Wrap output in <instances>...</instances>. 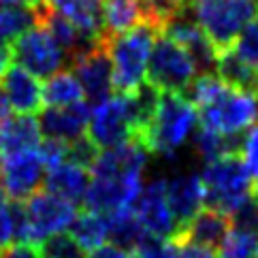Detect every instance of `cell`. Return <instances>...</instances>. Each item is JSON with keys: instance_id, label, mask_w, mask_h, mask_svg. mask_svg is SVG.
Segmentation results:
<instances>
[{"instance_id": "1", "label": "cell", "mask_w": 258, "mask_h": 258, "mask_svg": "<svg viewBox=\"0 0 258 258\" xmlns=\"http://www.w3.org/2000/svg\"><path fill=\"white\" fill-rule=\"evenodd\" d=\"M199 122L197 107L181 92H160L156 113L145 131L137 137L150 154L173 156L190 139Z\"/></svg>"}, {"instance_id": "2", "label": "cell", "mask_w": 258, "mask_h": 258, "mask_svg": "<svg viewBox=\"0 0 258 258\" xmlns=\"http://www.w3.org/2000/svg\"><path fill=\"white\" fill-rule=\"evenodd\" d=\"M77 216L75 203L41 188L26 203H13V222L17 243H43L45 239L71 228Z\"/></svg>"}, {"instance_id": "3", "label": "cell", "mask_w": 258, "mask_h": 258, "mask_svg": "<svg viewBox=\"0 0 258 258\" xmlns=\"http://www.w3.org/2000/svg\"><path fill=\"white\" fill-rule=\"evenodd\" d=\"M158 30L152 26L139 24L124 34L105 39L113 67V90L115 94H133L147 77V64L158 39Z\"/></svg>"}, {"instance_id": "4", "label": "cell", "mask_w": 258, "mask_h": 258, "mask_svg": "<svg viewBox=\"0 0 258 258\" xmlns=\"http://www.w3.org/2000/svg\"><path fill=\"white\" fill-rule=\"evenodd\" d=\"M199 177L205 190V207L226 216L237 211L254 195V177L245 167L241 152L205 162Z\"/></svg>"}, {"instance_id": "5", "label": "cell", "mask_w": 258, "mask_h": 258, "mask_svg": "<svg viewBox=\"0 0 258 258\" xmlns=\"http://www.w3.org/2000/svg\"><path fill=\"white\" fill-rule=\"evenodd\" d=\"M192 11L220 56L233 49L239 34L258 20V0H197Z\"/></svg>"}, {"instance_id": "6", "label": "cell", "mask_w": 258, "mask_h": 258, "mask_svg": "<svg viewBox=\"0 0 258 258\" xmlns=\"http://www.w3.org/2000/svg\"><path fill=\"white\" fill-rule=\"evenodd\" d=\"M199 77V69L190 51L167 34H158L154 43L150 64H147V84L160 92H181L186 94L190 84Z\"/></svg>"}, {"instance_id": "7", "label": "cell", "mask_w": 258, "mask_h": 258, "mask_svg": "<svg viewBox=\"0 0 258 258\" xmlns=\"http://www.w3.org/2000/svg\"><path fill=\"white\" fill-rule=\"evenodd\" d=\"M201 128L226 137H239L258 124V96L226 86L209 105L197 109Z\"/></svg>"}, {"instance_id": "8", "label": "cell", "mask_w": 258, "mask_h": 258, "mask_svg": "<svg viewBox=\"0 0 258 258\" xmlns=\"http://www.w3.org/2000/svg\"><path fill=\"white\" fill-rule=\"evenodd\" d=\"M9 49L20 67L30 71L39 79H47L64 71L62 67L69 62V56L41 24H34L30 30H26Z\"/></svg>"}, {"instance_id": "9", "label": "cell", "mask_w": 258, "mask_h": 258, "mask_svg": "<svg viewBox=\"0 0 258 258\" xmlns=\"http://www.w3.org/2000/svg\"><path fill=\"white\" fill-rule=\"evenodd\" d=\"M86 135L98 150H109V147L122 145L135 139L128 98L124 94H113L105 103L92 107Z\"/></svg>"}, {"instance_id": "10", "label": "cell", "mask_w": 258, "mask_h": 258, "mask_svg": "<svg viewBox=\"0 0 258 258\" xmlns=\"http://www.w3.org/2000/svg\"><path fill=\"white\" fill-rule=\"evenodd\" d=\"M71 71L79 79L84 94L92 105L105 103L107 98L115 94L113 90V67L109 56L107 43L100 41L94 47L86 49L71 60Z\"/></svg>"}, {"instance_id": "11", "label": "cell", "mask_w": 258, "mask_h": 258, "mask_svg": "<svg viewBox=\"0 0 258 258\" xmlns=\"http://www.w3.org/2000/svg\"><path fill=\"white\" fill-rule=\"evenodd\" d=\"M133 211L145 235L173 239V241L177 239L179 226L175 222V216L167 201V179H156L147 183L133 203Z\"/></svg>"}, {"instance_id": "12", "label": "cell", "mask_w": 258, "mask_h": 258, "mask_svg": "<svg viewBox=\"0 0 258 258\" xmlns=\"http://www.w3.org/2000/svg\"><path fill=\"white\" fill-rule=\"evenodd\" d=\"M47 169L36 150L13 156H0V186L13 201H26L39 192Z\"/></svg>"}, {"instance_id": "13", "label": "cell", "mask_w": 258, "mask_h": 258, "mask_svg": "<svg viewBox=\"0 0 258 258\" xmlns=\"http://www.w3.org/2000/svg\"><path fill=\"white\" fill-rule=\"evenodd\" d=\"M90 111L92 109L86 100L77 105H71V107H47V109H43L39 117L41 133L47 139L71 143L88 133Z\"/></svg>"}, {"instance_id": "14", "label": "cell", "mask_w": 258, "mask_h": 258, "mask_svg": "<svg viewBox=\"0 0 258 258\" xmlns=\"http://www.w3.org/2000/svg\"><path fill=\"white\" fill-rule=\"evenodd\" d=\"M0 90L5 92L9 107L22 115H34L43 107V84L20 64H11L3 77Z\"/></svg>"}, {"instance_id": "15", "label": "cell", "mask_w": 258, "mask_h": 258, "mask_svg": "<svg viewBox=\"0 0 258 258\" xmlns=\"http://www.w3.org/2000/svg\"><path fill=\"white\" fill-rule=\"evenodd\" d=\"M167 201L181 235L188 222L205 205V190H203L201 177L199 175H175L173 179H167Z\"/></svg>"}, {"instance_id": "16", "label": "cell", "mask_w": 258, "mask_h": 258, "mask_svg": "<svg viewBox=\"0 0 258 258\" xmlns=\"http://www.w3.org/2000/svg\"><path fill=\"white\" fill-rule=\"evenodd\" d=\"M49 9L64 15L90 41H103V0H43Z\"/></svg>"}, {"instance_id": "17", "label": "cell", "mask_w": 258, "mask_h": 258, "mask_svg": "<svg viewBox=\"0 0 258 258\" xmlns=\"http://www.w3.org/2000/svg\"><path fill=\"white\" fill-rule=\"evenodd\" d=\"M230 228L233 224H230V218L226 214L205 207L188 222L177 243H195L201 247H209V250H218L224 243Z\"/></svg>"}, {"instance_id": "18", "label": "cell", "mask_w": 258, "mask_h": 258, "mask_svg": "<svg viewBox=\"0 0 258 258\" xmlns=\"http://www.w3.org/2000/svg\"><path fill=\"white\" fill-rule=\"evenodd\" d=\"M90 181H92L90 169L81 167L77 162L67 160L64 164H60V167L47 171L43 186H45V190H49L51 195H58V197L77 205V203L86 201Z\"/></svg>"}, {"instance_id": "19", "label": "cell", "mask_w": 258, "mask_h": 258, "mask_svg": "<svg viewBox=\"0 0 258 258\" xmlns=\"http://www.w3.org/2000/svg\"><path fill=\"white\" fill-rule=\"evenodd\" d=\"M41 126L32 115L9 117L0 128V156L32 152L41 145Z\"/></svg>"}, {"instance_id": "20", "label": "cell", "mask_w": 258, "mask_h": 258, "mask_svg": "<svg viewBox=\"0 0 258 258\" xmlns=\"http://www.w3.org/2000/svg\"><path fill=\"white\" fill-rule=\"evenodd\" d=\"M71 237L84 247L86 252H94L100 245L109 241V220L107 214H100L94 209L77 211L75 220L71 224Z\"/></svg>"}, {"instance_id": "21", "label": "cell", "mask_w": 258, "mask_h": 258, "mask_svg": "<svg viewBox=\"0 0 258 258\" xmlns=\"http://www.w3.org/2000/svg\"><path fill=\"white\" fill-rule=\"evenodd\" d=\"M216 75L224 81L226 86L247 92V94L258 96V71L250 67L235 53V49L222 51L216 62Z\"/></svg>"}, {"instance_id": "22", "label": "cell", "mask_w": 258, "mask_h": 258, "mask_svg": "<svg viewBox=\"0 0 258 258\" xmlns=\"http://www.w3.org/2000/svg\"><path fill=\"white\" fill-rule=\"evenodd\" d=\"M103 22L105 39L124 34L141 24V5L139 0H103Z\"/></svg>"}, {"instance_id": "23", "label": "cell", "mask_w": 258, "mask_h": 258, "mask_svg": "<svg viewBox=\"0 0 258 258\" xmlns=\"http://www.w3.org/2000/svg\"><path fill=\"white\" fill-rule=\"evenodd\" d=\"M84 88L73 71L64 69L47 77L43 84V103H47V107H71L84 103Z\"/></svg>"}, {"instance_id": "24", "label": "cell", "mask_w": 258, "mask_h": 258, "mask_svg": "<svg viewBox=\"0 0 258 258\" xmlns=\"http://www.w3.org/2000/svg\"><path fill=\"white\" fill-rule=\"evenodd\" d=\"M107 220H109V241L126 252H131L141 239L147 237L139 220L135 218L133 207L111 211V214H107Z\"/></svg>"}, {"instance_id": "25", "label": "cell", "mask_w": 258, "mask_h": 258, "mask_svg": "<svg viewBox=\"0 0 258 258\" xmlns=\"http://www.w3.org/2000/svg\"><path fill=\"white\" fill-rule=\"evenodd\" d=\"M141 5V24L152 26L160 34L167 26L190 7V0H139Z\"/></svg>"}, {"instance_id": "26", "label": "cell", "mask_w": 258, "mask_h": 258, "mask_svg": "<svg viewBox=\"0 0 258 258\" xmlns=\"http://www.w3.org/2000/svg\"><path fill=\"white\" fill-rule=\"evenodd\" d=\"M195 150L203 162H214L228 154L241 152V137H226V135L205 131V128H199V133L195 137Z\"/></svg>"}, {"instance_id": "27", "label": "cell", "mask_w": 258, "mask_h": 258, "mask_svg": "<svg viewBox=\"0 0 258 258\" xmlns=\"http://www.w3.org/2000/svg\"><path fill=\"white\" fill-rule=\"evenodd\" d=\"M34 24H36V11L32 7L0 9V45L3 47H11Z\"/></svg>"}, {"instance_id": "28", "label": "cell", "mask_w": 258, "mask_h": 258, "mask_svg": "<svg viewBox=\"0 0 258 258\" xmlns=\"http://www.w3.org/2000/svg\"><path fill=\"white\" fill-rule=\"evenodd\" d=\"M258 250V235L230 228L224 243L218 247V258H254Z\"/></svg>"}, {"instance_id": "29", "label": "cell", "mask_w": 258, "mask_h": 258, "mask_svg": "<svg viewBox=\"0 0 258 258\" xmlns=\"http://www.w3.org/2000/svg\"><path fill=\"white\" fill-rule=\"evenodd\" d=\"M128 258H179V243L173 239L147 235L133 247Z\"/></svg>"}, {"instance_id": "30", "label": "cell", "mask_w": 258, "mask_h": 258, "mask_svg": "<svg viewBox=\"0 0 258 258\" xmlns=\"http://www.w3.org/2000/svg\"><path fill=\"white\" fill-rule=\"evenodd\" d=\"M41 258H88V252L81 247L71 233H60L41 243Z\"/></svg>"}, {"instance_id": "31", "label": "cell", "mask_w": 258, "mask_h": 258, "mask_svg": "<svg viewBox=\"0 0 258 258\" xmlns=\"http://www.w3.org/2000/svg\"><path fill=\"white\" fill-rule=\"evenodd\" d=\"M233 49L239 58L245 60L250 67H254L258 71V20H254L241 34H239Z\"/></svg>"}, {"instance_id": "32", "label": "cell", "mask_w": 258, "mask_h": 258, "mask_svg": "<svg viewBox=\"0 0 258 258\" xmlns=\"http://www.w3.org/2000/svg\"><path fill=\"white\" fill-rule=\"evenodd\" d=\"M233 228L239 230H247V233L258 235V199L252 195L241 207L228 216Z\"/></svg>"}, {"instance_id": "33", "label": "cell", "mask_w": 258, "mask_h": 258, "mask_svg": "<svg viewBox=\"0 0 258 258\" xmlns=\"http://www.w3.org/2000/svg\"><path fill=\"white\" fill-rule=\"evenodd\" d=\"M36 152H39L41 160L45 164V169L51 171L60 167L69 160V143L64 141H58V139H43L41 145L36 147Z\"/></svg>"}, {"instance_id": "34", "label": "cell", "mask_w": 258, "mask_h": 258, "mask_svg": "<svg viewBox=\"0 0 258 258\" xmlns=\"http://www.w3.org/2000/svg\"><path fill=\"white\" fill-rule=\"evenodd\" d=\"M13 239H15L13 203H9V195L0 186V247H9Z\"/></svg>"}, {"instance_id": "35", "label": "cell", "mask_w": 258, "mask_h": 258, "mask_svg": "<svg viewBox=\"0 0 258 258\" xmlns=\"http://www.w3.org/2000/svg\"><path fill=\"white\" fill-rule=\"evenodd\" d=\"M241 158L254 181H258V124L247 128L245 137L241 139Z\"/></svg>"}, {"instance_id": "36", "label": "cell", "mask_w": 258, "mask_h": 258, "mask_svg": "<svg viewBox=\"0 0 258 258\" xmlns=\"http://www.w3.org/2000/svg\"><path fill=\"white\" fill-rule=\"evenodd\" d=\"M0 258H41V252L30 243H15L11 247H7Z\"/></svg>"}, {"instance_id": "37", "label": "cell", "mask_w": 258, "mask_h": 258, "mask_svg": "<svg viewBox=\"0 0 258 258\" xmlns=\"http://www.w3.org/2000/svg\"><path fill=\"white\" fill-rule=\"evenodd\" d=\"M179 258H218V254L209 247H201L195 243H179Z\"/></svg>"}, {"instance_id": "38", "label": "cell", "mask_w": 258, "mask_h": 258, "mask_svg": "<svg viewBox=\"0 0 258 258\" xmlns=\"http://www.w3.org/2000/svg\"><path fill=\"white\" fill-rule=\"evenodd\" d=\"M88 258H128V254H126V250H122V247H117L113 243H105V245H100L98 250L90 252Z\"/></svg>"}, {"instance_id": "39", "label": "cell", "mask_w": 258, "mask_h": 258, "mask_svg": "<svg viewBox=\"0 0 258 258\" xmlns=\"http://www.w3.org/2000/svg\"><path fill=\"white\" fill-rule=\"evenodd\" d=\"M11 58H13V56H11V49L0 45V77H5L7 69L11 67Z\"/></svg>"}, {"instance_id": "40", "label": "cell", "mask_w": 258, "mask_h": 258, "mask_svg": "<svg viewBox=\"0 0 258 258\" xmlns=\"http://www.w3.org/2000/svg\"><path fill=\"white\" fill-rule=\"evenodd\" d=\"M9 111H11V107H9V100H7V96H5V92L0 90V128H3V124L7 122L9 117Z\"/></svg>"}, {"instance_id": "41", "label": "cell", "mask_w": 258, "mask_h": 258, "mask_svg": "<svg viewBox=\"0 0 258 258\" xmlns=\"http://www.w3.org/2000/svg\"><path fill=\"white\" fill-rule=\"evenodd\" d=\"M17 7H32L30 0H0V9H17Z\"/></svg>"}, {"instance_id": "42", "label": "cell", "mask_w": 258, "mask_h": 258, "mask_svg": "<svg viewBox=\"0 0 258 258\" xmlns=\"http://www.w3.org/2000/svg\"><path fill=\"white\" fill-rule=\"evenodd\" d=\"M30 5H32V9H34V7H39V5H43V0H30Z\"/></svg>"}, {"instance_id": "43", "label": "cell", "mask_w": 258, "mask_h": 258, "mask_svg": "<svg viewBox=\"0 0 258 258\" xmlns=\"http://www.w3.org/2000/svg\"><path fill=\"white\" fill-rule=\"evenodd\" d=\"M254 258H258V250H256V256H254Z\"/></svg>"}]
</instances>
